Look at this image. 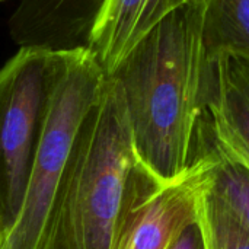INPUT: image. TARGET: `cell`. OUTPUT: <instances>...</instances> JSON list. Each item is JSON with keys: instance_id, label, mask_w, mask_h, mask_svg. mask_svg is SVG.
Instances as JSON below:
<instances>
[{"instance_id": "8", "label": "cell", "mask_w": 249, "mask_h": 249, "mask_svg": "<svg viewBox=\"0 0 249 249\" xmlns=\"http://www.w3.org/2000/svg\"><path fill=\"white\" fill-rule=\"evenodd\" d=\"M201 39L209 63L231 54L249 57V0H204Z\"/></svg>"}, {"instance_id": "2", "label": "cell", "mask_w": 249, "mask_h": 249, "mask_svg": "<svg viewBox=\"0 0 249 249\" xmlns=\"http://www.w3.org/2000/svg\"><path fill=\"white\" fill-rule=\"evenodd\" d=\"M139 168L121 86L107 74L60 181L41 249H115Z\"/></svg>"}, {"instance_id": "9", "label": "cell", "mask_w": 249, "mask_h": 249, "mask_svg": "<svg viewBox=\"0 0 249 249\" xmlns=\"http://www.w3.org/2000/svg\"><path fill=\"white\" fill-rule=\"evenodd\" d=\"M204 137L207 150L212 155L209 171L210 188L249 231V171L216 147L207 127L206 115Z\"/></svg>"}, {"instance_id": "13", "label": "cell", "mask_w": 249, "mask_h": 249, "mask_svg": "<svg viewBox=\"0 0 249 249\" xmlns=\"http://www.w3.org/2000/svg\"><path fill=\"white\" fill-rule=\"evenodd\" d=\"M1 1H6V0H0V3H1Z\"/></svg>"}, {"instance_id": "10", "label": "cell", "mask_w": 249, "mask_h": 249, "mask_svg": "<svg viewBox=\"0 0 249 249\" xmlns=\"http://www.w3.org/2000/svg\"><path fill=\"white\" fill-rule=\"evenodd\" d=\"M197 222L207 249H249V231L212 191L210 179L198 198Z\"/></svg>"}, {"instance_id": "12", "label": "cell", "mask_w": 249, "mask_h": 249, "mask_svg": "<svg viewBox=\"0 0 249 249\" xmlns=\"http://www.w3.org/2000/svg\"><path fill=\"white\" fill-rule=\"evenodd\" d=\"M0 249H10L9 248L7 236H4V235H1V236H0Z\"/></svg>"}, {"instance_id": "5", "label": "cell", "mask_w": 249, "mask_h": 249, "mask_svg": "<svg viewBox=\"0 0 249 249\" xmlns=\"http://www.w3.org/2000/svg\"><path fill=\"white\" fill-rule=\"evenodd\" d=\"M210 166L212 155L207 153L187 175L162 184L140 163L115 249L169 248L179 232L197 219Z\"/></svg>"}, {"instance_id": "1", "label": "cell", "mask_w": 249, "mask_h": 249, "mask_svg": "<svg viewBox=\"0 0 249 249\" xmlns=\"http://www.w3.org/2000/svg\"><path fill=\"white\" fill-rule=\"evenodd\" d=\"M203 4L188 0L175 9L108 74L121 86L136 156L162 184L207 156L201 120L212 63L201 39Z\"/></svg>"}, {"instance_id": "4", "label": "cell", "mask_w": 249, "mask_h": 249, "mask_svg": "<svg viewBox=\"0 0 249 249\" xmlns=\"http://www.w3.org/2000/svg\"><path fill=\"white\" fill-rule=\"evenodd\" d=\"M58 51L20 47L0 69V233L16 226L48 109Z\"/></svg>"}, {"instance_id": "7", "label": "cell", "mask_w": 249, "mask_h": 249, "mask_svg": "<svg viewBox=\"0 0 249 249\" xmlns=\"http://www.w3.org/2000/svg\"><path fill=\"white\" fill-rule=\"evenodd\" d=\"M188 0H104L86 48L105 74L162 19Z\"/></svg>"}, {"instance_id": "6", "label": "cell", "mask_w": 249, "mask_h": 249, "mask_svg": "<svg viewBox=\"0 0 249 249\" xmlns=\"http://www.w3.org/2000/svg\"><path fill=\"white\" fill-rule=\"evenodd\" d=\"M206 120L216 147L249 171V57L212 63Z\"/></svg>"}, {"instance_id": "11", "label": "cell", "mask_w": 249, "mask_h": 249, "mask_svg": "<svg viewBox=\"0 0 249 249\" xmlns=\"http://www.w3.org/2000/svg\"><path fill=\"white\" fill-rule=\"evenodd\" d=\"M168 249H207L197 219L179 232V235L174 239Z\"/></svg>"}, {"instance_id": "3", "label": "cell", "mask_w": 249, "mask_h": 249, "mask_svg": "<svg viewBox=\"0 0 249 249\" xmlns=\"http://www.w3.org/2000/svg\"><path fill=\"white\" fill-rule=\"evenodd\" d=\"M105 77L88 48L58 51L55 80L22 213L7 238L10 249H41L60 181Z\"/></svg>"}]
</instances>
